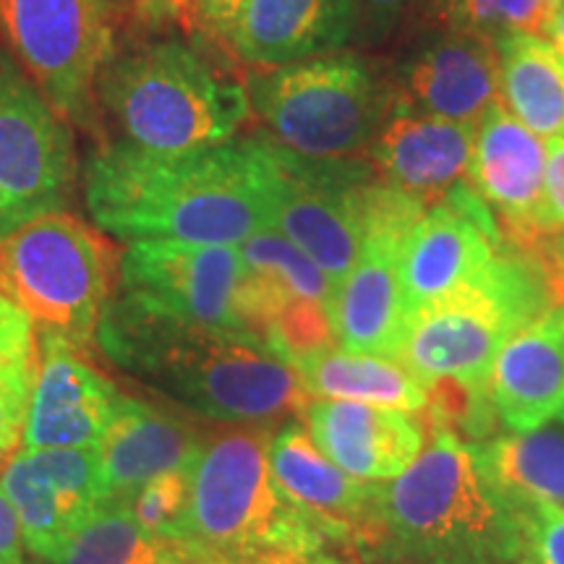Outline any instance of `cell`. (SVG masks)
Instances as JSON below:
<instances>
[{
  "label": "cell",
  "instance_id": "cell-12",
  "mask_svg": "<svg viewBox=\"0 0 564 564\" xmlns=\"http://www.w3.org/2000/svg\"><path fill=\"white\" fill-rule=\"evenodd\" d=\"M272 150L280 171L272 228L340 282L364 249L377 171L356 158L312 160L278 144Z\"/></svg>",
  "mask_w": 564,
  "mask_h": 564
},
{
  "label": "cell",
  "instance_id": "cell-35",
  "mask_svg": "<svg viewBox=\"0 0 564 564\" xmlns=\"http://www.w3.org/2000/svg\"><path fill=\"white\" fill-rule=\"evenodd\" d=\"M241 6L243 0H192L186 19L199 24L202 30L217 34V37H228L230 42L232 24H236Z\"/></svg>",
  "mask_w": 564,
  "mask_h": 564
},
{
  "label": "cell",
  "instance_id": "cell-30",
  "mask_svg": "<svg viewBox=\"0 0 564 564\" xmlns=\"http://www.w3.org/2000/svg\"><path fill=\"white\" fill-rule=\"evenodd\" d=\"M523 564H564V507L518 505Z\"/></svg>",
  "mask_w": 564,
  "mask_h": 564
},
{
  "label": "cell",
  "instance_id": "cell-25",
  "mask_svg": "<svg viewBox=\"0 0 564 564\" xmlns=\"http://www.w3.org/2000/svg\"><path fill=\"white\" fill-rule=\"evenodd\" d=\"M312 398L352 400L408 413H423L429 390L398 358L329 348L293 364Z\"/></svg>",
  "mask_w": 564,
  "mask_h": 564
},
{
  "label": "cell",
  "instance_id": "cell-21",
  "mask_svg": "<svg viewBox=\"0 0 564 564\" xmlns=\"http://www.w3.org/2000/svg\"><path fill=\"white\" fill-rule=\"evenodd\" d=\"M474 141V123L421 116L392 102L371 141V162L387 186L434 207L468 175Z\"/></svg>",
  "mask_w": 564,
  "mask_h": 564
},
{
  "label": "cell",
  "instance_id": "cell-22",
  "mask_svg": "<svg viewBox=\"0 0 564 564\" xmlns=\"http://www.w3.org/2000/svg\"><path fill=\"white\" fill-rule=\"evenodd\" d=\"M356 34L352 0H243L230 45L264 70L337 53Z\"/></svg>",
  "mask_w": 564,
  "mask_h": 564
},
{
  "label": "cell",
  "instance_id": "cell-11",
  "mask_svg": "<svg viewBox=\"0 0 564 564\" xmlns=\"http://www.w3.org/2000/svg\"><path fill=\"white\" fill-rule=\"evenodd\" d=\"M76 175L66 121L0 47V238L61 209Z\"/></svg>",
  "mask_w": 564,
  "mask_h": 564
},
{
  "label": "cell",
  "instance_id": "cell-29",
  "mask_svg": "<svg viewBox=\"0 0 564 564\" xmlns=\"http://www.w3.org/2000/svg\"><path fill=\"white\" fill-rule=\"evenodd\" d=\"M121 499L144 533L162 541L186 544L188 507H192V470H175L141 484Z\"/></svg>",
  "mask_w": 564,
  "mask_h": 564
},
{
  "label": "cell",
  "instance_id": "cell-41",
  "mask_svg": "<svg viewBox=\"0 0 564 564\" xmlns=\"http://www.w3.org/2000/svg\"><path fill=\"white\" fill-rule=\"evenodd\" d=\"M549 6H552V9H556V3H560V0H546Z\"/></svg>",
  "mask_w": 564,
  "mask_h": 564
},
{
  "label": "cell",
  "instance_id": "cell-17",
  "mask_svg": "<svg viewBox=\"0 0 564 564\" xmlns=\"http://www.w3.org/2000/svg\"><path fill=\"white\" fill-rule=\"evenodd\" d=\"M272 478L329 546L358 554L369 539L379 484L345 474L316 447L303 423H285L270 442Z\"/></svg>",
  "mask_w": 564,
  "mask_h": 564
},
{
  "label": "cell",
  "instance_id": "cell-34",
  "mask_svg": "<svg viewBox=\"0 0 564 564\" xmlns=\"http://www.w3.org/2000/svg\"><path fill=\"white\" fill-rule=\"evenodd\" d=\"M419 0H352L356 32L366 42H379L415 9Z\"/></svg>",
  "mask_w": 564,
  "mask_h": 564
},
{
  "label": "cell",
  "instance_id": "cell-44",
  "mask_svg": "<svg viewBox=\"0 0 564 564\" xmlns=\"http://www.w3.org/2000/svg\"><path fill=\"white\" fill-rule=\"evenodd\" d=\"M560 419H562V421H564V413H562V415H560Z\"/></svg>",
  "mask_w": 564,
  "mask_h": 564
},
{
  "label": "cell",
  "instance_id": "cell-14",
  "mask_svg": "<svg viewBox=\"0 0 564 564\" xmlns=\"http://www.w3.org/2000/svg\"><path fill=\"white\" fill-rule=\"evenodd\" d=\"M0 489L17 512L24 549L45 562L108 502L97 449H19L3 465Z\"/></svg>",
  "mask_w": 564,
  "mask_h": 564
},
{
  "label": "cell",
  "instance_id": "cell-33",
  "mask_svg": "<svg viewBox=\"0 0 564 564\" xmlns=\"http://www.w3.org/2000/svg\"><path fill=\"white\" fill-rule=\"evenodd\" d=\"M564 230V133L549 141L544 199L539 209V241Z\"/></svg>",
  "mask_w": 564,
  "mask_h": 564
},
{
  "label": "cell",
  "instance_id": "cell-42",
  "mask_svg": "<svg viewBox=\"0 0 564 564\" xmlns=\"http://www.w3.org/2000/svg\"><path fill=\"white\" fill-rule=\"evenodd\" d=\"M0 291H6V285H3V272H0Z\"/></svg>",
  "mask_w": 564,
  "mask_h": 564
},
{
  "label": "cell",
  "instance_id": "cell-9",
  "mask_svg": "<svg viewBox=\"0 0 564 564\" xmlns=\"http://www.w3.org/2000/svg\"><path fill=\"white\" fill-rule=\"evenodd\" d=\"M243 262L238 246L131 241L100 335L238 333L236 295Z\"/></svg>",
  "mask_w": 564,
  "mask_h": 564
},
{
  "label": "cell",
  "instance_id": "cell-38",
  "mask_svg": "<svg viewBox=\"0 0 564 564\" xmlns=\"http://www.w3.org/2000/svg\"><path fill=\"white\" fill-rule=\"evenodd\" d=\"M249 564H350L345 556L329 552V549H312V552H280L253 560Z\"/></svg>",
  "mask_w": 564,
  "mask_h": 564
},
{
  "label": "cell",
  "instance_id": "cell-8",
  "mask_svg": "<svg viewBox=\"0 0 564 564\" xmlns=\"http://www.w3.org/2000/svg\"><path fill=\"white\" fill-rule=\"evenodd\" d=\"M246 95L267 141L312 160L356 158L377 139L394 102V91L348 53L257 70Z\"/></svg>",
  "mask_w": 564,
  "mask_h": 564
},
{
  "label": "cell",
  "instance_id": "cell-4",
  "mask_svg": "<svg viewBox=\"0 0 564 564\" xmlns=\"http://www.w3.org/2000/svg\"><path fill=\"white\" fill-rule=\"evenodd\" d=\"M270 442V426H225L204 436L186 528L196 564H249L280 552L329 549L274 484Z\"/></svg>",
  "mask_w": 564,
  "mask_h": 564
},
{
  "label": "cell",
  "instance_id": "cell-3",
  "mask_svg": "<svg viewBox=\"0 0 564 564\" xmlns=\"http://www.w3.org/2000/svg\"><path fill=\"white\" fill-rule=\"evenodd\" d=\"M97 345L202 419L228 426H270L312 400L291 361L243 333L100 335Z\"/></svg>",
  "mask_w": 564,
  "mask_h": 564
},
{
  "label": "cell",
  "instance_id": "cell-27",
  "mask_svg": "<svg viewBox=\"0 0 564 564\" xmlns=\"http://www.w3.org/2000/svg\"><path fill=\"white\" fill-rule=\"evenodd\" d=\"M486 468L514 505L564 507V436L528 432L478 444Z\"/></svg>",
  "mask_w": 564,
  "mask_h": 564
},
{
  "label": "cell",
  "instance_id": "cell-16",
  "mask_svg": "<svg viewBox=\"0 0 564 564\" xmlns=\"http://www.w3.org/2000/svg\"><path fill=\"white\" fill-rule=\"evenodd\" d=\"M546 144L505 105H494L476 126L468 183L505 241L531 253L539 243V209L544 199Z\"/></svg>",
  "mask_w": 564,
  "mask_h": 564
},
{
  "label": "cell",
  "instance_id": "cell-36",
  "mask_svg": "<svg viewBox=\"0 0 564 564\" xmlns=\"http://www.w3.org/2000/svg\"><path fill=\"white\" fill-rule=\"evenodd\" d=\"M528 257H533L535 264L544 272L552 299L560 303V306H564V230L541 238Z\"/></svg>",
  "mask_w": 564,
  "mask_h": 564
},
{
  "label": "cell",
  "instance_id": "cell-24",
  "mask_svg": "<svg viewBox=\"0 0 564 564\" xmlns=\"http://www.w3.org/2000/svg\"><path fill=\"white\" fill-rule=\"evenodd\" d=\"M499 100L535 137L564 133V58L544 34L497 40Z\"/></svg>",
  "mask_w": 564,
  "mask_h": 564
},
{
  "label": "cell",
  "instance_id": "cell-40",
  "mask_svg": "<svg viewBox=\"0 0 564 564\" xmlns=\"http://www.w3.org/2000/svg\"><path fill=\"white\" fill-rule=\"evenodd\" d=\"M150 3L158 6V9H171V11L183 13V17H188V6H192V0H150Z\"/></svg>",
  "mask_w": 564,
  "mask_h": 564
},
{
  "label": "cell",
  "instance_id": "cell-10",
  "mask_svg": "<svg viewBox=\"0 0 564 564\" xmlns=\"http://www.w3.org/2000/svg\"><path fill=\"white\" fill-rule=\"evenodd\" d=\"M0 40L61 116L87 121L112 47L102 0H0Z\"/></svg>",
  "mask_w": 564,
  "mask_h": 564
},
{
  "label": "cell",
  "instance_id": "cell-13",
  "mask_svg": "<svg viewBox=\"0 0 564 564\" xmlns=\"http://www.w3.org/2000/svg\"><path fill=\"white\" fill-rule=\"evenodd\" d=\"M505 243L491 212L455 186L421 215L400 249L398 272L405 314L455 293L499 257Z\"/></svg>",
  "mask_w": 564,
  "mask_h": 564
},
{
  "label": "cell",
  "instance_id": "cell-26",
  "mask_svg": "<svg viewBox=\"0 0 564 564\" xmlns=\"http://www.w3.org/2000/svg\"><path fill=\"white\" fill-rule=\"evenodd\" d=\"M47 564H196L181 541L144 533L121 499H108Z\"/></svg>",
  "mask_w": 564,
  "mask_h": 564
},
{
  "label": "cell",
  "instance_id": "cell-20",
  "mask_svg": "<svg viewBox=\"0 0 564 564\" xmlns=\"http://www.w3.org/2000/svg\"><path fill=\"white\" fill-rule=\"evenodd\" d=\"M494 413L512 434L539 432L564 413V306L514 329L489 373Z\"/></svg>",
  "mask_w": 564,
  "mask_h": 564
},
{
  "label": "cell",
  "instance_id": "cell-23",
  "mask_svg": "<svg viewBox=\"0 0 564 564\" xmlns=\"http://www.w3.org/2000/svg\"><path fill=\"white\" fill-rule=\"evenodd\" d=\"M204 434L165 408L121 394L108 432L97 444L108 499L123 497L152 478L192 470Z\"/></svg>",
  "mask_w": 564,
  "mask_h": 564
},
{
  "label": "cell",
  "instance_id": "cell-19",
  "mask_svg": "<svg viewBox=\"0 0 564 564\" xmlns=\"http://www.w3.org/2000/svg\"><path fill=\"white\" fill-rule=\"evenodd\" d=\"M394 102L455 123H474L499 100L497 42L442 30L403 63Z\"/></svg>",
  "mask_w": 564,
  "mask_h": 564
},
{
  "label": "cell",
  "instance_id": "cell-28",
  "mask_svg": "<svg viewBox=\"0 0 564 564\" xmlns=\"http://www.w3.org/2000/svg\"><path fill=\"white\" fill-rule=\"evenodd\" d=\"M552 11L546 0H436L442 30L470 32L494 42L510 34H544Z\"/></svg>",
  "mask_w": 564,
  "mask_h": 564
},
{
  "label": "cell",
  "instance_id": "cell-2",
  "mask_svg": "<svg viewBox=\"0 0 564 564\" xmlns=\"http://www.w3.org/2000/svg\"><path fill=\"white\" fill-rule=\"evenodd\" d=\"M358 556L369 564H523L520 510L491 478L478 444L429 426L411 468L379 484Z\"/></svg>",
  "mask_w": 564,
  "mask_h": 564
},
{
  "label": "cell",
  "instance_id": "cell-1",
  "mask_svg": "<svg viewBox=\"0 0 564 564\" xmlns=\"http://www.w3.org/2000/svg\"><path fill=\"white\" fill-rule=\"evenodd\" d=\"M278 183V160L267 139L181 154L121 141L89 160L84 199L91 220L126 241L241 246L253 232L272 228Z\"/></svg>",
  "mask_w": 564,
  "mask_h": 564
},
{
  "label": "cell",
  "instance_id": "cell-37",
  "mask_svg": "<svg viewBox=\"0 0 564 564\" xmlns=\"http://www.w3.org/2000/svg\"><path fill=\"white\" fill-rule=\"evenodd\" d=\"M21 549H24V539H21V525L17 512L0 489V564H21Z\"/></svg>",
  "mask_w": 564,
  "mask_h": 564
},
{
  "label": "cell",
  "instance_id": "cell-7",
  "mask_svg": "<svg viewBox=\"0 0 564 564\" xmlns=\"http://www.w3.org/2000/svg\"><path fill=\"white\" fill-rule=\"evenodd\" d=\"M0 272L37 333L97 348L121 278V257L100 230L66 209L47 212L0 238Z\"/></svg>",
  "mask_w": 564,
  "mask_h": 564
},
{
  "label": "cell",
  "instance_id": "cell-43",
  "mask_svg": "<svg viewBox=\"0 0 564 564\" xmlns=\"http://www.w3.org/2000/svg\"><path fill=\"white\" fill-rule=\"evenodd\" d=\"M21 564H47L45 560H42V562H21Z\"/></svg>",
  "mask_w": 564,
  "mask_h": 564
},
{
  "label": "cell",
  "instance_id": "cell-31",
  "mask_svg": "<svg viewBox=\"0 0 564 564\" xmlns=\"http://www.w3.org/2000/svg\"><path fill=\"white\" fill-rule=\"evenodd\" d=\"M34 371H37V364L0 373V465H6L21 444Z\"/></svg>",
  "mask_w": 564,
  "mask_h": 564
},
{
  "label": "cell",
  "instance_id": "cell-6",
  "mask_svg": "<svg viewBox=\"0 0 564 564\" xmlns=\"http://www.w3.org/2000/svg\"><path fill=\"white\" fill-rule=\"evenodd\" d=\"M525 257L499 253L455 293L405 314L394 358L426 390L457 384L489 392L497 352L554 301L541 267Z\"/></svg>",
  "mask_w": 564,
  "mask_h": 564
},
{
  "label": "cell",
  "instance_id": "cell-32",
  "mask_svg": "<svg viewBox=\"0 0 564 564\" xmlns=\"http://www.w3.org/2000/svg\"><path fill=\"white\" fill-rule=\"evenodd\" d=\"M37 364V333L17 299L0 291V373Z\"/></svg>",
  "mask_w": 564,
  "mask_h": 564
},
{
  "label": "cell",
  "instance_id": "cell-15",
  "mask_svg": "<svg viewBox=\"0 0 564 564\" xmlns=\"http://www.w3.org/2000/svg\"><path fill=\"white\" fill-rule=\"evenodd\" d=\"M121 392L84 352L40 333L21 449H97Z\"/></svg>",
  "mask_w": 564,
  "mask_h": 564
},
{
  "label": "cell",
  "instance_id": "cell-5",
  "mask_svg": "<svg viewBox=\"0 0 564 564\" xmlns=\"http://www.w3.org/2000/svg\"><path fill=\"white\" fill-rule=\"evenodd\" d=\"M97 84L126 144L147 152L181 154L225 144L251 110L243 84L181 40L110 53Z\"/></svg>",
  "mask_w": 564,
  "mask_h": 564
},
{
  "label": "cell",
  "instance_id": "cell-18",
  "mask_svg": "<svg viewBox=\"0 0 564 564\" xmlns=\"http://www.w3.org/2000/svg\"><path fill=\"white\" fill-rule=\"evenodd\" d=\"M301 423L316 447L364 484H390L423 453L426 421L400 408L312 398Z\"/></svg>",
  "mask_w": 564,
  "mask_h": 564
},
{
  "label": "cell",
  "instance_id": "cell-39",
  "mask_svg": "<svg viewBox=\"0 0 564 564\" xmlns=\"http://www.w3.org/2000/svg\"><path fill=\"white\" fill-rule=\"evenodd\" d=\"M544 37L552 42V45L562 53V58H564V0H560V3H556V9L552 11V17H549Z\"/></svg>",
  "mask_w": 564,
  "mask_h": 564
}]
</instances>
